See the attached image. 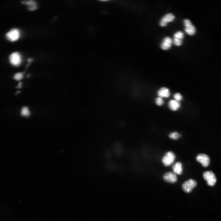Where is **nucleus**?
Instances as JSON below:
<instances>
[{
	"mask_svg": "<svg viewBox=\"0 0 221 221\" xmlns=\"http://www.w3.org/2000/svg\"><path fill=\"white\" fill-rule=\"evenodd\" d=\"M20 36V31L17 29H13L7 32L6 35L7 39L14 42L18 40Z\"/></svg>",
	"mask_w": 221,
	"mask_h": 221,
	"instance_id": "1",
	"label": "nucleus"
},
{
	"mask_svg": "<svg viewBox=\"0 0 221 221\" xmlns=\"http://www.w3.org/2000/svg\"><path fill=\"white\" fill-rule=\"evenodd\" d=\"M10 63L13 66H18L22 62V56L18 52H14L11 54L9 57Z\"/></svg>",
	"mask_w": 221,
	"mask_h": 221,
	"instance_id": "2",
	"label": "nucleus"
},
{
	"mask_svg": "<svg viewBox=\"0 0 221 221\" xmlns=\"http://www.w3.org/2000/svg\"><path fill=\"white\" fill-rule=\"evenodd\" d=\"M203 176L209 185L214 186L216 183L217 180L216 176L212 172L206 171L204 173Z\"/></svg>",
	"mask_w": 221,
	"mask_h": 221,
	"instance_id": "3",
	"label": "nucleus"
},
{
	"mask_svg": "<svg viewBox=\"0 0 221 221\" xmlns=\"http://www.w3.org/2000/svg\"><path fill=\"white\" fill-rule=\"evenodd\" d=\"M175 158V154L172 152H167L163 157L162 162L164 165L167 166L172 165L174 162Z\"/></svg>",
	"mask_w": 221,
	"mask_h": 221,
	"instance_id": "4",
	"label": "nucleus"
},
{
	"mask_svg": "<svg viewBox=\"0 0 221 221\" xmlns=\"http://www.w3.org/2000/svg\"><path fill=\"white\" fill-rule=\"evenodd\" d=\"M185 32L190 36H193L196 32V28L192 24L190 21L188 19L184 20Z\"/></svg>",
	"mask_w": 221,
	"mask_h": 221,
	"instance_id": "5",
	"label": "nucleus"
},
{
	"mask_svg": "<svg viewBox=\"0 0 221 221\" xmlns=\"http://www.w3.org/2000/svg\"><path fill=\"white\" fill-rule=\"evenodd\" d=\"M196 181L190 179L185 182L182 185V188L183 191L187 193L191 192L193 189L197 185Z\"/></svg>",
	"mask_w": 221,
	"mask_h": 221,
	"instance_id": "6",
	"label": "nucleus"
},
{
	"mask_svg": "<svg viewBox=\"0 0 221 221\" xmlns=\"http://www.w3.org/2000/svg\"><path fill=\"white\" fill-rule=\"evenodd\" d=\"M175 18V17L173 14H167L161 19L160 21V25L161 27H165L168 23L174 21Z\"/></svg>",
	"mask_w": 221,
	"mask_h": 221,
	"instance_id": "7",
	"label": "nucleus"
},
{
	"mask_svg": "<svg viewBox=\"0 0 221 221\" xmlns=\"http://www.w3.org/2000/svg\"><path fill=\"white\" fill-rule=\"evenodd\" d=\"M184 37V34L181 31H178L174 35L173 43L176 46H180L182 44V40Z\"/></svg>",
	"mask_w": 221,
	"mask_h": 221,
	"instance_id": "8",
	"label": "nucleus"
},
{
	"mask_svg": "<svg viewBox=\"0 0 221 221\" xmlns=\"http://www.w3.org/2000/svg\"><path fill=\"white\" fill-rule=\"evenodd\" d=\"M196 160L204 167H207L209 165L210 158L209 157L206 155L199 154L196 157Z\"/></svg>",
	"mask_w": 221,
	"mask_h": 221,
	"instance_id": "9",
	"label": "nucleus"
},
{
	"mask_svg": "<svg viewBox=\"0 0 221 221\" xmlns=\"http://www.w3.org/2000/svg\"><path fill=\"white\" fill-rule=\"evenodd\" d=\"M158 97L161 98H167L171 95V93L169 89L167 87H163L160 88L157 91Z\"/></svg>",
	"mask_w": 221,
	"mask_h": 221,
	"instance_id": "10",
	"label": "nucleus"
},
{
	"mask_svg": "<svg viewBox=\"0 0 221 221\" xmlns=\"http://www.w3.org/2000/svg\"><path fill=\"white\" fill-rule=\"evenodd\" d=\"M173 43V40L170 37H166L164 39L161 47L163 50H168L171 47Z\"/></svg>",
	"mask_w": 221,
	"mask_h": 221,
	"instance_id": "11",
	"label": "nucleus"
},
{
	"mask_svg": "<svg viewBox=\"0 0 221 221\" xmlns=\"http://www.w3.org/2000/svg\"><path fill=\"white\" fill-rule=\"evenodd\" d=\"M168 106L170 110L173 111H176L181 107V105L180 102L174 99L170 100L168 102Z\"/></svg>",
	"mask_w": 221,
	"mask_h": 221,
	"instance_id": "12",
	"label": "nucleus"
},
{
	"mask_svg": "<svg viewBox=\"0 0 221 221\" xmlns=\"http://www.w3.org/2000/svg\"><path fill=\"white\" fill-rule=\"evenodd\" d=\"M163 177L165 181L169 183H174L176 182L177 180L176 174L171 172L165 173Z\"/></svg>",
	"mask_w": 221,
	"mask_h": 221,
	"instance_id": "13",
	"label": "nucleus"
},
{
	"mask_svg": "<svg viewBox=\"0 0 221 221\" xmlns=\"http://www.w3.org/2000/svg\"><path fill=\"white\" fill-rule=\"evenodd\" d=\"M22 3L28 6V9L31 11L35 10L38 7L36 2L32 0L22 1Z\"/></svg>",
	"mask_w": 221,
	"mask_h": 221,
	"instance_id": "14",
	"label": "nucleus"
},
{
	"mask_svg": "<svg viewBox=\"0 0 221 221\" xmlns=\"http://www.w3.org/2000/svg\"><path fill=\"white\" fill-rule=\"evenodd\" d=\"M173 172L176 174L181 175L182 173V165L180 162H178L174 165L172 167Z\"/></svg>",
	"mask_w": 221,
	"mask_h": 221,
	"instance_id": "15",
	"label": "nucleus"
},
{
	"mask_svg": "<svg viewBox=\"0 0 221 221\" xmlns=\"http://www.w3.org/2000/svg\"><path fill=\"white\" fill-rule=\"evenodd\" d=\"M21 114L23 116L25 117L29 116L30 113L28 108L26 107H23L21 110Z\"/></svg>",
	"mask_w": 221,
	"mask_h": 221,
	"instance_id": "16",
	"label": "nucleus"
},
{
	"mask_svg": "<svg viewBox=\"0 0 221 221\" xmlns=\"http://www.w3.org/2000/svg\"><path fill=\"white\" fill-rule=\"evenodd\" d=\"M181 136V135L180 134L176 132H172L169 135V137L170 138L176 140H177L178 138H180Z\"/></svg>",
	"mask_w": 221,
	"mask_h": 221,
	"instance_id": "17",
	"label": "nucleus"
},
{
	"mask_svg": "<svg viewBox=\"0 0 221 221\" xmlns=\"http://www.w3.org/2000/svg\"><path fill=\"white\" fill-rule=\"evenodd\" d=\"M155 102L157 106H162L164 104V101L163 98L159 97L156 99Z\"/></svg>",
	"mask_w": 221,
	"mask_h": 221,
	"instance_id": "18",
	"label": "nucleus"
},
{
	"mask_svg": "<svg viewBox=\"0 0 221 221\" xmlns=\"http://www.w3.org/2000/svg\"><path fill=\"white\" fill-rule=\"evenodd\" d=\"M173 97L175 100L179 102L182 100L183 99L182 95L180 93H175Z\"/></svg>",
	"mask_w": 221,
	"mask_h": 221,
	"instance_id": "19",
	"label": "nucleus"
},
{
	"mask_svg": "<svg viewBox=\"0 0 221 221\" xmlns=\"http://www.w3.org/2000/svg\"><path fill=\"white\" fill-rule=\"evenodd\" d=\"M23 77V75L22 73H19L15 74L14 76V79L16 81H20Z\"/></svg>",
	"mask_w": 221,
	"mask_h": 221,
	"instance_id": "20",
	"label": "nucleus"
},
{
	"mask_svg": "<svg viewBox=\"0 0 221 221\" xmlns=\"http://www.w3.org/2000/svg\"><path fill=\"white\" fill-rule=\"evenodd\" d=\"M22 86V84L21 83H20L18 85V87L19 88H20Z\"/></svg>",
	"mask_w": 221,
	"mask_h": 221,
	"instance_id": "21",
	"label": "nucleus"
}]
</instances>
